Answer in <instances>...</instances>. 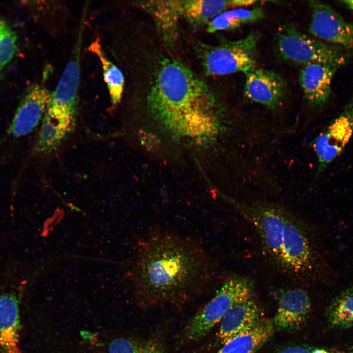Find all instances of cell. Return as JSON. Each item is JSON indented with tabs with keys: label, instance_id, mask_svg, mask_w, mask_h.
I'll use <instances>...</instances> for the list:
<instances>
[{
	"label": "cell",
	"instance_id": "ba28073f",
	"mask_svg": "<svg viewBox=\"0 0 353 353\" xmlns=\"http://www.w3.org/2000/svg\"><path fill=\"white\" fill-rule=\"evenodd\" d=\"M310 33L327 42L353 49V23L346 21L331 7L318 0H310Z\"/></svg>",
	"mask_w": 353,
	"mask_h": 353
},
{
	"label": "cell",
	"instance_id": "3957f363",
	"mask_svg": "<svg viewBox=\"0 0 353 353\" xmlns=\"http://www.w3.org/2000/svg\"><path fill=\"white\" fill-rule=\"evenodd\" d=\"M152 109L171 121L209 119L214 98L205 84L180 62L165 59L160 66L149 95Z\"/></svg>",
	"mask_w": 353,
	"mask_h": 353
},
{
	"label": "cell",
	"instance_id": "4fadbf2b",
	"mask_svg": "<svg viewBox=\"0 0 353 353\" xmlns=\"http://www.w3.org/2000/svg\"><path fill=\"white\" fill-rule=\"evenodd\" d=\"M311 308L307 292L300 288L282 291L278 299L277 308L272 320L275 329L294 331L301 328Z\"/></svg>",
	"mask_w": 353,
	"mask_h": 353
},
{
	"label": "cell",
	"instance_id": "2e32d148",
	"mask_svg": "<svg viewBox=\"0 0 353 353\" xmlns=\"http://www.w3.org/2000/svg\"><path fill=\"white\" fill-rule=\"evenodd\" d=\"M75 122V119L46 111L35 145V151L48 154L55 151L74 129Z\"/></svg>",
	"mask_w": 353,
	"mask_h": 353
},
{
	"label": "cell",
	"instance_id": "9a60e30c",
	"mask_svg": "<svg viewBox=\"0 0 353 353\" xmlns=\"http://www.w3.org/2000/svg\"><path fill=\"white\" fill-rule=\"evenodd\" d=\"M261 318L260 309L252 297L233 305L221 321L217 336L222 344L255 327Z\"/></svg>",
	"mask_w": 353,
	"mask_h": 353
},
{
	"label": "cell",
	"instance_id": "d4e9b609",
	"mask_svg": "<svg viewBox=\"0 0 353 353\" xmlns=\"http://www.w3.org/2000/svg\"><path fill=\"white\" fill-rule=\"evenodd\" d=\"M314 348L304 344H293L277 349L272 353H311Z\"/></svg>",
	"mask_w": 353,
	"mask_h": 353
},
{
	"label": "cell",
	"instance_id": "d6986e66",
	"mask_svg": "<svg viewBox=\"0 0 353 353\" xmlns=\"http://www.w3.org/2000/svg\"><path fill=\"white\" fill-rule=\"evenodd\" d=\"M265 16L263 8H239L227 10L219 14L208 23L207 30L212 33L220 30H233L258 22Z\"/></svg>",
	"mask_w": 353,
	"mask_h": 353
},
{
	"label": "cell",
	"instance_id": "83f0119b",
	"mask_svg": "<svg viewBox=\"0 0 353 353\" xmlns=\"http://www.w3.org/2000/svg\"><path fill=\"white\" fill-rule=\"evenodd\" d=\"M351 353H353V346L352 347L351 349Z\"/></svg>",
	"mask_w": 353,
	"mask_h": 353
},
{
	"label": "cell",
	"instance_id": "6da1fadb",
	"mask_svg": "<svg viewBox=\"0 0 353 353\" xmlns=\"http://www.w3.org/2000/svg\"><path fill=\"white\" fill-rule=\"evenodd\" d=\"M214 273L212 259L199 243L160 230L138 244L131 276L141 300L157 304L190 298L208 286Z\"/></svg>",
	"mask_w": 353,
	"mask_h": 353
},
{
	"label": "cell",
	"instance_id": "cb8c5ba5",
	"mask_svg": "<svg viewBox=\"0 0 353 353\" xmlns=\"http://www.w3.org/2000/svg\"><path fill=\"white\" fill-rule=\"evenodd\" d=\"M17 48L15 31L6 22L0 20V70L12 61Z\"/></svg>",
	"mask_w": 353,
	"mask_h": 353
},
{
	"label": "cell",
	"instance_id": "484cf974",
	"mask_svg": "<svg viewBox=\"0 0 353 353\" xmlns=\"http://www.w3.org/2000/svg\"><path fill=\"white\" fill-rule=\"evenodd\" d=\"M341 2L345 4L348 8L353 11V0H343Z\"/></svg>",
	"mask_w": 353,
	"mask_h": 353
},
{
	"label": "cell",
	"instance_id": "603a6c76",
	"mask_svg": "<svg viewBox=\"0 0 353 353\" xmlns=\"http://www.w3.org/2000/svg\"><path fill=\"white\" fill-rule=\"evenodd\" d=\"M108 353H167L157 340L118 337L111 340Z\"/></svg>",
	"mask_w": 353,
	"mask_h": 353
},
{
	"label": "cell",
	"instance_id": "4316f807",
	"mask_svg": "<svg viewBox=\"0 0 353 353\" xmlns=\"http://www.w3.org/2000/svg\"><path fill=\"white\" fill-rule=\"evenodd\" d=\"M311 353H329L327 351L323 349L314 348Z\"/></svg>",
	"mask_w": 353,
	"mask_h": 353
},
{
	"label": "cell",
	"instance_id": "ffe728a7",
	"mask_svg": "<svg viewBox=\"0 0 353 353\" xmlns=\"http://www.w3.org/2000/svg\"><path fill=\"white\" fill-rule=\"evenodd\" d=\"M182 1H152L145 6L153 16L166 40H172L176 33L177 22L181 12Z\"/></svg>",
	"mask_w": 353,
	"mask_h": 353
},
{
	"label": "cell",
	"instance_id": "30bf717a",
	"mask_svg": "<svg viewBox=\"0 0 353 353\" xmlns=\"http://www.w3.org/2000/svg\"><path fill=\"white\" fill-rule=\"evenodd\" d=\"M246 74L244 97L251 101L275 109L282 104L286 83L276 73L263 68H253Z\"/></svg>",
	"mask_w": 353,
	"mask_h": 353
},
{
	"label": "cell",
	"instance_id": "9c48e42d",
	"mask_svg": "<svg viewBox=\"0 0 353 353\" xmlns=\"http://www.w3.org/2000/svg\"><path fill=\"white\" fill-rule=\"evenodd\" d=\"M50 93L43 85L30 87L22 98L6 133L12 137L32 132L43 120L49 104Z\"/></svg>",
	"mask_w": 353,
	"mask_h": 353
},
{
	"label": "cell",
	"instance_id": "7a4b0ae2",
	"mask_svg": "<svg viewBox=\"0 0 353 353\" xmlns=\"http://www.w3.org/2000/svg\"><path fill=\"white\" fill-rule=\"evenodd\" d=\"M229 200L255 228L266 257L279 272L303 280L331 278L313 232L298 216L268 202Z\"/></svg>",
	"mask_w": 353,
	"mask_h": 353
},
{
	"label": "cell",
	"instance_id": "ac0fdd59",
	"mask_svg": "<svg viewBox=\"0 0 353 353\" xmlns=\"http://www.w3.org/2000/svg\"><path fill=\"white\" fill-rule=\"evenodd\" d=\"M275 329L272 320L262 318L250 331L224 343L217 353H254L271 339Z\"/></svg>",
	"mask_w": 353,
	"mask_h": 353
},
{
	"label": "cell",
	"instance_id": "5bb4252c",
	"mask_svg": "<svg viewBox=\"0 0 353 353\" xmlns=\"http://www.w3.org/2000/svg\"><path fill=\"white\" fill-rule=\"evenodd\" d=\"M21 290L0 295V353H22L20 348Z\"/></svg>",
	"mask_w": 353,
	"mask_h": 353
},
{
	"label": "cell",
	"instance_id": "e0dca14e",
	"mask_svg": "<svg viewBox=\"0 0 353 353\" xmlns=\"http://www.w3.org/2000/svg\"><path fill=\"white\" fill-rule=\"evenodd\" d=\"M258 2L260 1L252 0H183L182 16L193 24L209 23L228 8L246 7Z\"/></svg>",
	"mask_w": 353,
	"mask_h": 353
},
{
	"label": "cell",
	"instance_id": "8fae6325",
	"mask_svg": "<svg viewBox=\"0 0 353 353\" xmlns=\"http://www.w3.org/2000/svg\"><path fill=\"white\" fill-rule=\"evenodd\" d=\"M79 79L80 66L79 58L76 57L68 63L55 90L50 93L47 112L75 119Z\"/></svg>",
	"mask_w": 353,
	"mask_h": 353
},
{
	"label": "cell",
	"instance_id": "7402d4cb",
	"mask_svg": "<svg viewBox=\"0 0 353 353\" xmlns=\"http://www.w3.org/2000/svg\"><path fill=\"white\" fill-rule=\"evenodd\" d=\"M89 50L99 58L102 66L103 78L109 91L111 103L116 106L120 101L124 90L123 74L121 71L106 57L98 41L90 45Z\"/></svg>",
	"mask_w": 353,
	"mask_h": 353
},
{
	"label": "cell",
	"instance_id": "7c38bea8",
	"mask_svg": "<svg viewBox=\"0 0 353 353\" xmlns=\"http://www.w3.org/2000/svg\"><path fill=\"white\" fill-rule=\"evenodd\" d=\"M340 67L337 65L322 63L303 66L299 79L305 99L310 107L321 108L328 101L331 94L333 77Z\"/></svg>",
	"mask_w": 353,
	"mask_h": 353
},
{
	"label": "cell",
	"instance_id": "8992f818",
	"mask_svg": "<svg viewBox=\"0 0 353 353\" xmlns=\"http://www.w3.org/2000/svg\"><path fill=\"white\" fill-rule=\"evenodd\" d=\"M258 41V34L252 32L242 39L227 41L208 49L203 57L206 73L211 76L246 74L253 69Z\"/></svg>",
	"mask_w": 353,
	"mask_h": 353
},
{
	"label": "cell",
	"instance_id": "44dd1931",
	"mask_svg": "<svg viewBox=\"0 0 353 353\" xmlns=\"http://www.w3.org/2000/svg\"><path fill=\"white\" fill-rule=\"evenodd\" d=\"M326 317L331 328L346 329L353 327V283L332 300L327 310Z\"/></svg>",
	"mask_w": 353,
	"mask_h": 353
},
{
	"label": "cell",
	"instance_id": "277c9868",
	"mask_svg": "<svg viewBox=\"0 0 353 353\" xmlns=\"http://www.w3.org/2000/svg\"><path fill=\"white\" fill-rule=\"evenodd\" d=\"M254 284L247 277L233 275L223 283L215 296L189 320L183 331L189 341L205 337L234 304L252 297Z\"/></svg>",
	"mask_w": 353,
	"mask_h": 353
},
{
	"label": "cell",
	"instance_id": "5b68a950",
	"mask_svg": "<svg viewBox=\"0 0 353 353\" xmlns=\"http://www.w3.org/2000/svg\"><path fill=\"white\" fill-rule=\"evenodd\" d=\"M275 47L280 58L294 64L322 63L341 67L346 62L345 55L338 49L303 33L290 24L278 28Z\"/></svg>",
	"mask_w": 353,
	"mask_h": 353
},
{
	"label": "cell",
	"instance_id": "52a82bcc",
	"mask_svg": "<svg viewBox=\"0 0 353 353\" xmlns=\"http://www.w3.org/2000/svg\"><path fill=\"white\" fill-rule=\"evenodd\" d=\"M353 133V99L313 141L312 145L318 160L314 180L341 153Z\"/></svg>",
	"mask_w": 353,
	"mask_h": 353
}]
</instances>
